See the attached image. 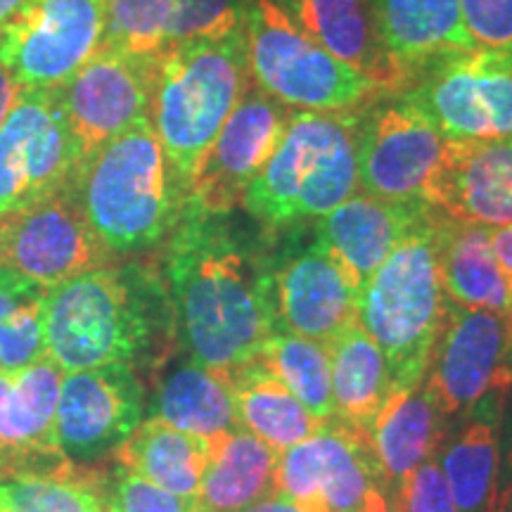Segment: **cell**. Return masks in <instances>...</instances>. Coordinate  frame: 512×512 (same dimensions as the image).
<instances>
[{"instance_id":"6da1fadb","label":"cell","mask_w":512,"mask_h":512,"mask_svg":"<svg viewBox=\"0 0 512 512\" xmlns=\"http://www.w3.org/2000/svg\"><path fill=\"white\" fill-rule=\"evenodd\" d=\"M164 245L162 280L185 356L223 377L254 363L278 330L273 259L228 216L204 214L190 204Z\"/></svg>"},{"instance_id":"7a4b0ae2","label":"cell","mask_w":512,"mask_h":512,"mask_svg":"<svg viewBox=\"0 0 512 512\" xmlns=\"http://www.w3.org/2000/svg\"><path fill=\"white\" fill-rule=\"evenodd\" d=\"M169 335L174 318L162 275L136 259L93 268L48 290L46 351L64 375L133 366Z\"/></svg>"},{"instance_id":"3957f363","label":"cell","mask_w":512,"mask_h":512,"mask_svg":"<svg viewBox=\"0 0 512 512\" xmlns=\"http://www.w3.org/2000/svg\"><path fill=\"white\" fill-rule=\"evenodd\" d=\"M74 188L88 226L114 261L164 245L190 197L152 119L138 121L83 159Z\"/></svg>"},{"instance_id":"277c9868","label":"cell","mask_w":512,"mask_h":512,"mask_svg":"<svg viewBox=\"0 0 512 512\" xmlns=\"http://www.w3.org/2000/svg\"><path fill=\"white\" fill-rule=\"evenodd\" d=\"M358 112H292L283 138L242 192L266 230L320 219L358 188Z\"/></svg>"},{"instance_id":"5b68a950","label":"cell","mask_w":512,"mask_h":512,"mask_svg":"<svg viewBox=\"0 0 512 512\" xmlns=\"http://www.w3.org/2000/svg\"><path fill=\"white\" fill-rule=\"evenodd\" d=\"M247 88L242 29L216 41L183 43L159 55L152 126L188 192L211 143Z\"/></svg>"},{"instance_id":"8992f818","label":"cell","mask_w":512,"mask_h":512,"mask_svg":"<svg viewBox=\"0 0 512 512\" xmlns=\"http://www.w3.org/2000/svg\"><path fill=\"white\" fill-rule=\"evenodd\" d=\"M446 294L432 235V207L370 275L358 302V323L387 358L394 394L427 373Z\"/></svg>"},{"instance_id":"52a82bcc","label":"cell","mask_w":512,"mask_h":512,"mask_svg":"<svg viewBox=\"0 0 512 512\" xmlns=\"http://www.w3.org/2000/svg\"><path fill=\"white\" fill-rule=\"evenodd\" d=\"M242 38L254 86L290 110L358 112L382 95L318 46L280 0H247Z\"/></svg>"},{"instance_id":"ba28073f","label":"cell","mask_w":512,"mask_h":512,"mask_svg":"<svg viewBox=\"0 0 512 512\" xmlns=\"http://www.w3.org/2000/svg\"><path fill=\"white\" fill-rule=\"evenodd\" d=\"M446 140L512 138V60L458 50L422 64L399 93Z\"/></svg>"},{"instance_id":"9c48e42d","label":"cell","mask_w":512,"mask_h":512,"mask_svg":"<svg viewBox=\"0 0 512 512\" xmlns=\"http://www.w3.org/2000/svg\"><path fill=\"white\" fill-rule=\"evenodd\" d=\"M107 0H27L0 27V64L22 88L57 91L105 38Z\"/></svg>"},{"instance_id":"30bf717a","label":"cell","mask_w":512,"mask_h":512,"mask_svg":"<svg viewBox=\"0 0 512 512\" xmlns=\"http://www.w3.org/2000/svg\"><path fill=\"white\" fill-rule=\"evenodd\" d=\"M79 164L57 91L24 88L0 124V216L67 188Z\"/></svg>"},{"instance_id":"8fae6325","label":"cell","mask_w":512,"mask_h":512,"mask_svg":"<svg viewBox=\"0 0 512 512\" xmlns=\"http://www.w3.org/2000/svg\"><path fill=\"white\" fill-rule=\"evenodd\" d=\"M425 382L448 420L512 384V316L446 299Z\"/></svg>"},{"instance_id":"7c38bea8","label":"cell","mask_w":512,"mask_h":512,"mask_svg":"<svg viewBox=\"0 0 512 512\" xmlns=\"http://www.w3.org/2000/svg\"><path fill=\"white\" fill-rule=\"evenodd\" d=\"M107 264L114 259L88 226L74 183L0 216V268L46 290Z\"/></svg>"},{"instance_id":"4fadbf2b","label":"cell","mask_w":512,"mask_h":512,"mask_svg":"<svg viewBox=\"0 0 512 512\" xmlns=\"http://www.w3.org/2000/svg\"><path fill=\"white\" fill-rule=\"evenodd\" d=\"M446 138L399 93L380 95L358 117V185L392 202H425Z\"/></svg>"},{"instance_id":"5bb4252c","label":"cell","mask_w":512,"mask_h":512,"mask_svg":"<svg viewBox=\"0 0 512 512\" xmlns=\"http://www.w3.org/2000/svg\"><path fill=\"white\" fill-rule=\"evenodd\" d=\"M159 55H133L100 46L57 88L81 162L133 124L152 119Z\"/></svg>"},{"instance_id":"9a60e30c","label":"cell","mask_w":512,"mask_h":512,"mask_svg":"<svg viewBox=\"0 0 512 512\" xmlns=\"http://www.w3.org/2000/svg\"><path fill=\"white\" fill-rule=\"evenodd\" d=\"M143 415L145 389L133 366L114 363L67 373L57 401V446L64 458L86 467L117 453Z\"/></svg>"},{"instance_id":"2e32d148","label":"cell","mask_w":512,"mask_h":512,"mask_svg":"<svg viewBox=\"0 0 512 512\" xmlns=\"http://www.w3.org/2000/svg\"><path fill=\"white\" fill-rule=\"evenodd\" d=\"M373 486L382 475L370 439L339 422L280 453L278 494L304 512H366Z\"/></svg>"},{"instance_id":"e0dca14e","label":"cell","mask_w":512,"mask_h":512,"mask_svg":"<svg viewBox=\"0 0 512 512\" xmlns=\"http://www.w3.org/2000/svg\"><path fill=\"white\" fill-rule=\"evenodd\" d=\"M290 117V107L266 95L259 86H249L192 178L190 207L204 214L228 216L280 143Z\"/></svg>"},{"instance_id":"ac0fdd59","label":"cell","mask_w":512,"mask_h":512,"mask_svg":"<svg viewBox=\"0 0 512 512\" xmlns=\"http://www.w3.org/2000/svg\"><path fill=\"white\" fill-rule=\"evenodd\" d=\"M271 297L278 330L294 332L325 349L358 323L361 292L316 238L273 261Z\"/></svg>"},{"instance_id":"d6986e66","label":"cell","mask_w":512,"mask_h":512,"mask_svg":"<svg viewBox=\"0 0 512 512\" xmlns=\"http://www.w3.org/2000/svg\"><path fill=\"white\" fill-rule=\"evenodd\" d=\"M64 373L43 356L19 370H0V479L55 472L72 460L57 446L55 418Z\"/></svg>"},{"instance_id":"ffe728a7","label":"cell","mask_w":512,"mask_h":512,"mask_svg":"<svg viewBox=\"0 0 512 512\" xmlns=\"http://www.w3.org/2000/svg\"><path fill=\"white\" fill-rule=\"evenodd\" d=\"M425 202L486 228L512 223V138L446 140Z\"/></svg>"},{"instance_id":"44dd1931","label":"cell","mask_w":512,"mask_h":512,"mask_svg":"<svg viewBox=\"0 0 512 512\" xmlns=\"http://www.w3.org/2000/svg\"><path fill=\"white\" fill-rule=\"evenodd\" d=\"M430 207L427 202H392L368 192H354L330 214L320 216L313 238L335 256L358 292H363L370 275L425 219Z\"/></svg>"},{"instance_id":"7402d4cb","label":"cell","mask_w":512,"mask_h":512,"mask_svg":"<svg viewBox=\"0 0 512 512\" xmlns=\"http://www.w3.org/2000/svg\"><path fill=\"white\" fill-rule=\"evenodd\" d=\"M285 8L318 46L373 81L382 95L406 88L408 76L384 48L370 0H290Z\"/></svg>"},{"instance_id":"603a6c76","label":"cell","mask_w":512,"mask_h":512,"mask_svg":"<svg viewBox=\"0 0 512 512\" xmlns=\"http://www.w3.org/2000/svg\"><path fill=\"white\" fill-rule=\"evenodd\" d=\"M489 230L479 223L451 219L432 207L434 249L448 302L512 316V294L491 249Z\"/></svg>"},{"instance_id":"cb8c5ba5","label":"cell","mask_w":512,"mask_h":512,"mask_svg":"<svg viewBox=\"0 0 512 512\" xmlns=\"http://www.w3.org/2000/svg\"><path fill=\"white\" fill-rule=\"evenodd\" d=\"M446 422L448 418L441 413L425 377L413 389L392 394L370 432V448L387 498L399 491L415 467L437 456L446 437Z\"/></svg>"},{"instance_id":"d4e9b609","label":"cell","mask_w":512,"mask_h":512,"mask_svg":"<svg viewBox=\"0 0 512 512\" xmlns=\"http://www.w3.org/2000/svg\"><path fill=\"white\" fill-rule=\"evenodd\" d=\"M505 394H491L460 418L456 434L444 437L437 463L451 486L458 512H491L501 467V408Z\"/></svg>"},{"instance_id":"484cf974","label":"cell","mask_w":512,"mask_h":512,"mask_svg":"<svg viewBox=\"0 0 512 512\" xmlns=\"http://www.w3.org/2000/svg\"><path fill=\"white\" fill-rule=\"evenodd\" d=\"M387 53L408 81L422 64L441 55L472 50L460 0H370Z\"/></svg>"},{"instance_id":"4316f807","label":"cell","mask_w":512,"mask_h":512,"mask_svg":"<svg viewBox=\"0 0 512 512\" xmlns=\"http://www.w3.org/2000/svg\"><path fill=\"white\" fill-rule=\"evenodd\" d=\"M209 463L202 477L200 512H242L278 494L280 453L247 430L209 441Z\"/></svg>"},{"instance_id":"83f0119b","label":"cell","mask_w":512,"mask_h":512,"mask_svg":"<svg viewBox=\"0 0 512 512\" xmlns=\"http://www.w3.org/2000/svg\"><path fill=\"white\" fill-rule=\"evenodd\" d=\"M335 422L370 439L382 408L392 399L387 358L361 323L344 330L328 347Z\"/></svg>"},{"instance_id":"f1b7e54d","label":"cell","mask_w":512,"mask_h":512,"mask_svg":"<svg viewBox=\"0 0 512 512\" xmlns=\"http://www.w3.org/2000/svg\"><path fill=\"white\" fill-rule=\"evenodd\" d=\"M150 418L204 441L240 430L233 389L226 377L197 366L190 358L159 380Z\"/></svg>"},{"instance_id":"f546056e","label":"cell","mask_w":512,"mask_h":512,"mask_svg":"<svg viewBox=\"0 0 512 512\" xmlns=\"http://www.w3.org/2000/svg\"><path fill=\"white\" fill-rule=\"evenodd\" d=\"M233 389L235 413L242 430L278 453L302 444L325 427L283 382L261 366L259 358L226 377Z\"/></svg>"},{"instance_id":"4dcf8cb0","label":"cell","mask_w":512,"mask_h":512,"mask_svg":"<svg viewBox=\"0 0 512 512\" xmlns=\"http://www.w3.org/2000/svg\"><path fill=\"white\" fill-rule=\"evenodd\" d=\"M209 451V441L176 430L157 418H147L117 448L114 456L126 470L150 479L152 484L162 486L171 494L197 501Z\"/></svg>"},{"instance_id":"1f68e13d","label":"cell","mask_w":512,"mask_h":512,"mask_svg":"<svg viewBox=\"0 0 512 512\" xmlns=\"http://www.w3.org/2000/svg\"><path fill=\"white\" fill-rule=\"evenodd\" d=\"M259 363L285 384L325 425L335 422L332 370L328 349L287 330H275L261 351Z\"/></svg>"},{"instance_id":"d6a6232c","label":"cell","mask_w":512,"mask_h":512,"mask_svg":"<svg viewBox=\"0 0 512 512\" xmlns=\"http://www.w3.org/2000/svg\"><path fill=\"white\" fill-rule=\"evenodd\" d=\"M48 290L0 268V370H19L48 356Z\"/></svg>"},{"instance_id":"836d02e7","label":"cell","mask_w":512,"mask_h":512,"mask_svg":"<svg viewBox=\"0 0 512 512\" xmlns=\"http://www.w3.org/2000/svg\"><path fill=\"white\" fill-rule=\"evenodd\" d=\"M81 470L69 463L55 472L0 479V512H107L102 479Z\"/></svg>"},{"instance_id":"e575fe53","label":"cell","mask_w":512,"mask_h":512,"mask_svg":"<svg viewBox=\"0 0 512 512\" xmlns=\"http://www.w3.org/2000/svg\"><path fill=\"white\" fill-rule=\"evenodd\" d=\"M174 0H107L102 46L133 55H162Z\"/></svg>"},{"instance_id":"d590c367","label":"cell","mask_w":512,"mask_h":512,"mask_svg":"<svg viewBox=\"0 0 512 512\" xmlns=\"http://www.w3.org/2000/svg\"><path fill=\"white\" fill-rule=\"evenodd\" d=\"M247 0H174L164 50L192 41H216L242 29Z\"/></svg>"},{"instance_id":"8d00e7d4","label":"cell","mask_w":512,"mask_h":512,"mask_svg":"<svg viewBox=\"0 0 512 512\" xmlns=\"http://www.w3.org/2000/svg\"><path fill=\"white\" fill-rule=\"evenodd\" d=\"M102 496L107 512H200L197 501L171 494L119 463L102 479Z\"/></svg>"},{"instance_id":"74e56055","label":"cell","mask_w":512,"mask_h":512,"mask_svg":"<svg viewBox=\"0 0 512 512\" xmlns=\"http://www.w3.org/2000/svg\"><path fill=\"white\" fill-rule=\"evenodd\" d=\"M472 46L512 60V0H460Z\"/></svg>"},{"instance_id":"f35d334b","label":"cell","mask_w":512,"mask_h":512,"mask_svg":"<svg viewBox=\"0 0 512 512\" xmlns=\"http://www.w3.org/2000/svg\"><path fill=\"white\" fill-rule=\"evenodd\" d=\"M389 501L399 512H458L451 486H448L437 458H430L427 463L415 467L411 477L399 486V491Z\"/></svg>"},{"instance_id":"ab89813d","label":"cell","mask_w":512,"mask_h":512,"mask_svg":"<svg viewBox=\"0 0 512 512\" xmlns=\"http://www.w3.org/2000/svg\"><path fill=\"white\" fill-rule=\"evenodd\" d=\"M491 512H512V432L508 446L501 451V467H498V482Z\"/></svg>"},{"instance_id":"60d3db41","label":"cell","mask_w":512,"mask_h":512,"mask_svg":"<svg viewBox=\"0 0 512 512\" xmlns=\"http://www.w3.org/2000/svg\"><path fill=\"white\" fill-rule=\"evenodd\" d=\"M489 238H491V249H494L498 266L508 280L510 294H512V223L508 226H498L489 230Z\"/></svg>"},{"instance_id":"b9f144b4","label":"cell","mask_w":512,"mask_h":512,"mask_svg":"<svg viewBox=\"0 0 512 512\" xmlns=\"http://www.w3.org/2000/svg\"><path fill=\"white\" fill-rule=\"evenodd\" d=\"M24 88L19 86L15 76H12L8 69L0 64V124H3L5 117H8L10 107L15 105V100L19 98V93H22Z\"/></svg>"},{"instance_id":"7bdbcfd3","label":"cell","mask_w":512,"mask_h":512,"mask_svg":"<svg viewBox=\"0 0 512 512\" xmlns=\"http://www.w3.org/2000/svg\"><path fill=\"white\" fill-rule=\"evenodd\" d=\"M242 512H304V510L299 508L297 503H292L290 498L275 494L271 498H266V501L249 505V508H245Z\"/></svg>"},{"instance_id":"ee69618b","label":"cell","mask_w":512,"mask_h":512,"mask_svg":"<svg viewBox=\"0 0 512 512\" xmlns=\"http://www.w3.org/2000/svg\"><path fill=\"white\" fill-rule=\"evenodd\" d=\"M366 512H399L394 508V503L389 501L387 494L380 489V486H373L366 498Z\"/></svg>"},{"instance_id":"f6af8a7d","label":"cell","mask_w":512,"mask_h":512,"mask_svg":"<svg viewBox=\"0 0 512 512\" xmlns=\"http://www.w3.org/2000/svg\"><path fill=\"white\" fill-rule=\"evenodd\" d=\"M24 3H27V0H0V27L8 24L10 19L24 8Z\"/></svg>"},{"instance_id":"bcb514c9","label":"cell","mask_w":512,"mask_h":512,"mask_svg":"<svg viewBox=\"0 0 512 512\" xmlns=\"http://www.w3.org/2000/svg\"><path fill=\"white\" fill-rule=\"evenodd\" d=\"M280 3H283V5H285V3H290V0H280Z\"/></svg>"}]
</instances>
